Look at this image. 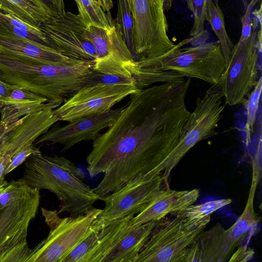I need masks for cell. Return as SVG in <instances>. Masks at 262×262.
Wrapping results in <instances>:
<instances>
[{"instance_id": "9c48e42d", "label": "cell", "mask_w": 262, "mask_h": 262, "mask_svg": "<svg viewBox=\"0 0 262 262\" xmlns=\"http://www.w3.org/2000/svg\"><path fill=\"white\" fill-rule=\"evenodd\" d=\"M257 27L255 20L250 35L240 37L234 45L230 60L217 83L226 105L241 103L257 82L261 47V30L257 32Z\"/></svg>"}, {"instance_id": "f35d334b", "label": "cell", "mask_w": 262, "mask_h": 262, "mask_svg": "<svg viewBox=\"0 0 262 262\" xmlns=\"http://www.w3.org/2000/svg\"><path fill=\"white\" fill-rule=\"evenodd\" d=\"M174 0H164V9L165 10H169L172 6V4Z\"/></svg>"}, {"instance_id": "603a6c76", "label": "cell", "mask_w": 262, "mask_h": 262, "mask_svg": "<svg viewBox=\"0 0 262 262\" xmlns=\"http://www.w3.org/2000/svg\"><path fill=\"white\" fill-rule=\"evenodd\" d=\"M0 35L29 40L49 46L43 33L14 15L0 10Z\"/></svg>"}, {"instance_id": "5bb4252c", "label": "cell", "mask_w": 262, "mask_h": 262, "mask_svg": "<svg viewBox=\"0 0 262 262\" xmlns=\"http://www.w3.org/2000/svg\"><path fill=\"white\" fill-rule=\"evenodd\" d=\"M137 89L134 85L85 86L53 110L57 121L71 122L106 112Z\"/></svg>"}, {"instance_id": "8d00e7d4", "label": "cell", "mask_w": 262, "mask_h": 262, "mask_svg": "<svg viewBox=\"0 0 262 262\" xmlns=\"http://www.w3.org/2000/svg\"><path fill=\"white\" fill-rule=\"evenodd\" d=\"M13 85L7 83L0 79V112L3 103L10 95Z\"/></svg>"}, {"instance_id": "6da1fadb", "label": "cell", "mask_w": 262, "mask_h": 262, "mask_svg": "<svg viewBox=\"0 0 262 262\" xmlns=\"http://www.w3.org/2000/svg\"><path fill=\"white\" fill-rule=\"evenodd\" d=\"M190 78L137 89L113 123L93 141L86 158L91 177L104 176L93 191L113 192L138 174L162 175L190 112L185 98Z\"/></svg>"}, {"instance_id": "ba28073f", "label": "cell", "mask_w": 262, "mask_h": 262, "mask_svg": "<svg viewBox=\"0 0 262 262\" xmlns=\"http://www.w3.org/2000/svg\"><path fill=\"white\" fill-rule=\"evenodd\" d=\"M255 189H250L246 207L235 223L225 230L220 224L200 233L188 248L183 262H225L256 225L260 217L254 210Z\"/></svg>"}, {"instance_id": "cb8c5ba5", "label": "cell", "mask_w": 262, "mask_h": 262, "mask_svg": "<svg viewBox=\"0 0 262 262\" xmlns=\"http://www.w3.org/2000/svg\"><path fill=\"white\" fill-rule=\"evenodd\" d=\"M206 21L209 23L218 38L227 66L234 45L227 34L224 13L219 4L214 3L212 0H207Z\"/></svg>"}, {"instance_id": "44dd1931", "label": "cell", "mask_w": 262, "mask_h": 262, "mask_svg": "<svg viewBox=\"0 0 262 262\" xmlns=\"http://www.w3.org/2000/svg\"><path fill=\"white\" fill-rule=\"evenodd\" d=\"M87 38L93 45L96 59L113 57L124 62L135 61L118 29L115 26L111 29L88 25L85 31Z\"/></svg>"}, {"instance_id": "7a4b0ae2", "label": "cell", "mask_w": 262, "mask_h": 262, "mask_svg": "<svg viewBox=\"0 0 262 262\" xmlns=\"http://www.w3.org/2000/svg\"><path fill=\"white\" fill-rule=\"evenodd\" d=\"M94 71V61L52 64L0 53L1 80L61 104L86 84Z\"/></svg>"}, {"instance_id": "7402d4cb", "label": "cell", "mask_w": 262, "mask_h": 262, "mask_svg": "<svg viewBox=\"0 0 262 262\" xmlns=\"http://www.w3.org/2000/svg\"><path fill=\"white\" fill-rule=\"evenodd\" d=\"M0 10L36 28L52 17L32 0H0Z\"/></svg>"}, {"instance_id": "2e32d148", "label": "cell", "mask_w": 262, "mask_h": 262, "mask_svg": "<svg viewBox=\"0 0 262 262\" xmlns=\"http://www.w3.org/2000/svg\"><path fill=\"white\" fill-rule=\"evenodd\" d=\"M53 110L29 114L6 127L0 126V154L10 158L25 145L34 143L57 121Z\"/></svg>"}, {"instance_id": "74e56055", "label": "cell", "mask_w": 262, "mask_h": 262, "mask_svg": "<svg viewBox=\"0 0 262 262\" xmlns=\"http://www.w3.org/2000/svg\"><path fill=\"white\" fill-rule=\"evenodd\" d=\"M106 12H110L113 7L112 0H94Z\"/></svg>"}, {"instance_id": "d4e9b609", "label": "cell", "mask_w": 262, "mask_h": 262, "mask_svg": "<svg viewBox=\"0 0 262 262\" xmlns=\"http://www.w3.org/2000/svg\"><path fill=\"white\" fill-rule=\"evenodd\" d=\"M105 223L97 218L92 224L88 234L64 257L62 262H88L95 249Z\"/></svg>"}, {"instance_id": "60d3db41", "label": "cell", "mask_w": 262, "mask_h": 262, "mask_svg": "<svg viewBox=\"0 0 262 262\" xmlns=\"http://www.w3.org/2000/svg\"><path fill=\"white\" fill-rule=\"evenodd\" d=\"M127 1L128 3V5H129L130 3V0H127Z\"/></svg>"}, {"instance_id": "8fae6325", "label": "cell", "mask_w": 262, "mask_h": 262, "mask_svg": "<svg viewBox=\"0 0 262 262\" xmlns=\"http://www.w3.org/2000/svg\"><path fill=\"white\" fill-rule=\"evenodd\" d=\"M39 190L11 203L0 210V262H26L30 249L27 242L29 224L36 216Z\"/></svg>"}, {"instance_id": "ffe728a7", "label": "cell", "mask_w": 262, "mask_h": 262, "mask_svg": "<svg viewBox=\"0 0 262 262\" xmlns=\"http://www.w3.org/2000/svg\"><path fill=\"white\" fill-rule=\"evenodd\" d=\"M159 220L138 225H128L118 243L105 256L102 262H136L140 250Z\"/></svg>"}, {"instance_id": "8992f818", "label": "cell", "mask_w": 262, "mask_h": 262, "mask_svg": "<svg viewBox=\"0 0 262 262\" xmlns=\"http://www.w3.org/2000/svg\"><path fill=\"white\" fill-rule=\"evenodd\" d=\"M217 84L211 85L196 100L194 110L184 124L179 139L161 165L162 178L165 184L171 170L187 152L198 142L216 134L215 129L226 104Z\"/></svg>"}, {"instance_id": "d590c367", "label": "cell", "mask_w": 262, "mask_h": 262, "mask_svg": "<svg viewBox=\"0 0 262 262\" xmlns=\"http://www.w3.org/2000/svg\"><path fill=\"white\" fill-rule=\"evenodd\" d=\"M10 157L0 154V190L7 185L8 182L5 180L6 169L10 161Z\"/></svg>"}, {"instance_id": "3957f363", "label": "cell", "mask_w": 262, "mask_h": 262, "mask_svg": "<svg viewBox=\"0 0 262 262\" xmlns=\"http://www.w3.org/2000/svg\"><path fill=\"white\" fill-rule=\"evenodd\" d=\"M22 178L32 188L46 189L54 193L60 202L59 214L68 212L75 216L88 212L100 200L82 181V171L64 157L43 155L39 150L25 161Z\"/></svg>"}, {"instance_id": "ab89813d", "label": "cell", "mask_w": 262, "mask_h": 262, "mask_svg": "<svg viewBox=\"0 0 262 262\" xmlns=\"http://www.w3.org/2000/svg\"><path fill=\"white\" fill-rule=\"evenodd\" d=\"M213 1V2L215 4H218V2H219V0H212ZM242 2L244 5V7L245 8L247 7V6H248V2H247V0H242Z\"/></svg>"}, {"instance_id": "d6a6232c", "label": "cell", "mask_w": 262, "mask_h": 262, "mask_svg": "<svg viewBox=\"0 0 262 262\" xmlns=\"http://www.w3.org/2000/svg\"><path fill=\"white\" fill-rule=\"evenodd\" d=\"M34 145L33 142L29 143L10 157L9 162L5 170V175L9 173L21 164L31 155L40 150Z\"/></svg>"}, {"instance_id": "4dcf8cb0", "label": "cell", "mask_w": 262, "mask_h": 262, "mask_svg": "<svg viewBox=\"0 0 262 262\" xmlns=\"http://www.w3.org/2000/svg\"><path fill=\"white\" fill-rule=\"evenodd\" d=\"M193 14L194 21L190 32V37H197L205 32L206 12L207 0H185Z\"/></svg>"}, {"instance_id": "ac0fdd59", "label": "cell", "mask_w": 262, "mask_h": 262, "mask_svg": "<svg viewBox=\"0 0 262 262\" xmlns=\"http://www.w3.org/2000/svg\"><path fill=\"white\" fill-rule=\"evenodd\" d=\"M13 85L10 95L1 110L0 126L6 127L24 116L48 108H56L61 104L22 86Z\"/></svg>"}, {"instance_id": "5b68a950", "label": "cell", "mask_w": 262, "mask_h": 262, "mask_svg": "<svg viewBox=\"0 0 262 262\" xmlns=\"http://www.w3.org/2000/svg\"><path fill=\"white\" fill-rule=\"evenodd\" d=\"M160 219L140 250L136 262H183L188 248L198 239L210 216L190 220L176 213Z\"/></svg>"}, {"instance_id": "e0dca14e", "label": "cell", "mask_w": 262, "mask_h": 262, "mask_svg": "<svg viewBox=\"0 0 262 262\" xmlns=\"http://www.w3.org/2000/svg\"><path fill=\"white\" fill-rule=\"evenodd\" d=\"M200 196L197 189L176 190L161 189L147 206L129 221L128 225H138L159 220L169 213L181 211L195 202Z\"/></svg>"}, {"instance_id": "83f0119b", "label": "cell", "mask_w": 262, "mask_h": 262, "mask_svg": "<svg viewBox=\"0 0 262 262\" xmlns=\"http://www.w3.org/2000/svg\"><path fill=\"white\" fill-rule=\"evenodd\" d=\"M118 11L116 19V26L133 56L134 25L133 17L127 0H118Z\"/></svg>"}, {"instance_id": "d6986e66", "label": "cell", "mask_w": 262, "mask_h": 262, "mask_svg": "<svg viewBox=\"0 0 262 262\" xmlns=\"http://www.w3.org/2000/svg\"><path fill=\"white\" fill-rule=\"evenodd\" d=\"M0 53L52 64H69L82 61L69 58L53 48L38 42L1 35Z\"/></svg>"}, {"instance_id": "e575fe53", "label": "cell", "mask_w": 262, "mask_h": 262, "mask_svg": "<svg viewBox=\"0 0 262 262\" xmlns=\"http://www.w3.org/2000/svg\"><path fill=\"white\" fill-rule=\"evenodd\" d=\"M254 254V251L247 245L237 247L230 256L228 261H248L251 260Z\"/></svg>"}, {"instance_id": "484cf974", "label": "cell", "mask_w": 262, "mask_h": 262, "mask_svg": "<svg viewBox=\"0 0 262 262\" xmlns=\"http://www.w3.org/2000/svg\"><path fill=\"white\" fill-rule=\"evenodd\" d=\"M77 5L79 14L85 25H93L105 29L115 26L111 14L106 12L94 0H74Z\"/></svg>"}, {"instance_id": "4fadbf2b", "label": "cell", "mask_w": 262, "mask_h": 262, "mask_svg": "<svg viewBox=\"0 0 262 262\" xmlns=\"http://www.w3.org/2000/svg\"><path fill=\"white\" fill-rule=\"evenodd\" d=\"M87 25L79 14L65 11L39 26L49 46L72 59L95 61V49L87 38Z\"/></svg>"}, {"instance_id": "52a82bcc", "label": "cell", "mask_w": 262, "mask_h": 262, "mask_svg": "<svg viewBox=\"0 0 262 262\" xmlns=\"http://www.w3.org/2000/svg\"><path fill=\"white\" fill-rule=\"evenodd\" d=\"M41 210L50 231L46 238L30 249L26 262H62L88 234L102 211L93 207L85 213L61 218L56 210Z\"/></svg>"}, {"instance_id": "4316f807", "label": "cell", "mask_w": 262, "mask_h": 262, "mask_svg": "<svg viewBox=\"0 0 262 262\" xmlns=\"http://www.w3.org/2000/svg\"><path fill=\"white\" fill-rule=\"evenodd\" d=\"M262 89V77H260L254 86V90L248 94V99L242 102L246 110L247 121L244 130L246 135L245 142L247 146L251 143V136L254 133V126L259 108Z\"/></svg>"}, {"instance_id": "1f68e13d", "label": "cell", "mask_w": 262, "mask_h": 262, "mask_svg": "<svg viewBox=\"0 0 262 262\" xmlns=\"http://www.w3.org/2000/svg\"><path fill=\"white\" fill-rule=\"evenodd\" d=\"M115 84H128L136 86L134 79L131 77L116 74H103L95 70L85 86Z\"/></svg>"}, {"instance_id": "9a60e30c", "label": "cell", "mask_w": 262, "mask_h": 262, "mask_svg": "<svg viewBox=\"0 0 262 262\" xmlns=\"http://www.w3.org/2000/svg\"><path fill=\"white\" fill-rule=\"evenodd\" d=\"M124 106L94 116L81 118L59 127L54 126L38 137L34 145H63L66 151L83 141H94L103 129L108 128L115 121Z\"/></svg>"}, {"instance_id": "f546056e", "label": "cell", "mask_w": 262, "mask_h": 262, "mask_svg": "<svg viewBox=\"0 0 262 262\" xmlns=\"http://www.w3.org/2000/svg\"><path fill=\"white\" fill-rule=\"evenodd\" d=\"M231 199H221L206 202L199 205H191L176 213L190 220H200L210 216L216 210L230 204Z\"/></svg>"}, {"instance_id": "f1b7e54d", "label": "cell", "mask_w": 262, "mask_h": 262, "mask_svg": "<svg viewBox=\"0 0 262 262\" xmlns=\"http://www.w3.org/2000/svg\"><path fill=\"white\" fill-rule=\"evenodd\" d=\"M35 189L29 187L23 178L8 182L0 190V210L11 203L28 196Z\"/></svg>"}, {"instance_id": "7c38bea8", "label": "cell", "mask_w": 262, "mask_h": 262, "mask_svg": "<svg viewBox=\"0 0 262 262\" xmlns=\"http://www.w3.org/2000/svg\"><path fill=\"white\" fill-rule=\"evenodd\" d=\"M162 175L138 174L110 194L100 197L105 207L97 219L110 222L142 211L162 189Z\"/></svg>"}, {"instance_id": "30bf717a", "label": "cell", "mask_w": 262, "mask_h": 262, "mask_svg": "<svg viewBox=\"0 0 262 262\" xmlns=\"http://www.w3.org/2000/svg\"><path fill=\"white\" fill-rule=\"evenodd\" d=\"M129 6L134 25L136 60L158 57L175 46L168 35L164 0H130Z\"/></svg>"}, {"instance_id": "836d02e7", "label": "cell", "mask_w": 262, "mask_h": 262, "mask_svg": "<svg viewBox=\"0 0 262 262\" xmlns=\"http://www.w3.org/2000/svg\"><path fill=\"white\" fill-rule=\"evenodd\" d=\"M39 8L51 17L56 16L65 11L63 0H32Z\"/></svg>"}, {"instance_id": "277c9868", "label": "cell", "mask_w": 262, "mask_h": 262, "mask_svg": "<svg viewBox=\"0 0 262 262\" xmlns=\"http://www.w3.org/2000/svg\"><path fill=\"white\" fill-rule=\"evenodd\" d=\"M205 33L186 38L165 54L157 57L135 60L130 70L156 72L173 71L185 77L216 84L226 68L218 41L205 42Z\"/></svg>"}]
</instances>
